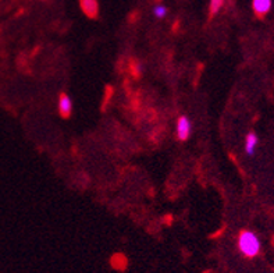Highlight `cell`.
Here are the masks:
<instances>
[{
    "label": "cell",
    "instance_id": "6da1fadb",
    "mask_svg": "<svg viewBox=\"0 0 274 273\" xmlns=\"http://www.w3.org/2000/svg\"><path fill=\"white\" fill-rule=\"evenodd\" d=\"M260 240L259 237L251 231V230H244L238 236V250L246 258H255L260 252Z\"/></svg>",
    "mask_w": 274,
    "mask_h": 273
},
{
    "label": "cell",
    "instance_id": "7a4b0ae2",
    "mask_svg": "<svg viewBox=\"0 0 274 273\" xmlns=\"http://www.w3.org/2000/svg\"><path fill=\"white\" fill-rule=\"evenodd\" d=\"M191 134V121L185 116H181L177 121V136L180 141H186Z\"/></svg>",
    "mask_w": 274,
    "mask_h": 273
},
{
    "label": "cell",
    "instance_id": "3957f363",
    "mask_svg": "<svg viewBox=\"0 0 274 273\" xmlns=\"http://www.w3.org/2000/svg\"><path fill=\"white\" fill-rule=\"evenodd\" d=\"M73 112V102L70 99V96L67 93H60L59 96V113L61 117H70Z\"/></svg>",
    "mask_w": 274,
    "mask_h": 273
},
{
    "label": "cell",
    "instance_id": "277c9868",
    "mask_svg": "<svg viewBox=\"0 0 274 273\" xmlns=\"http://www.w3.org/2000/svg\"><path fill=\"white\" fill-rule=\"evenodd\" d=\"M81 10L89 18H96L99 13V4L96 0H79Z\"/></svg>",
    "mask_w": 274,
    "mask_h": 273
},
{
    "label": "cell",
    "instance_id": "5b68a950",
    "mask_svg": "<svg viewBox=\"0 0 274 273\" xmlns=\"http://www.w3.org/2000/svg\"><path fill=\"white\" fill-rule=\"evenodd\" d=\"M252 7L258 17H264L272 9V0H253Z\"/></svg>",
    "mask_w": 274,
    "mask_h": 273
},
{
    "label": "cell",
    "instance_id": "8992f818",
    "mask_svg": "<svg viewBox=\"0 0 274 273\" xmlns=\"http://www.w3.org/2000/svg\"><path fill=\"white\" fill-rule=\"evenodd\" d=\"M256 147H258V136H256V134H253V133L248 134L246 138H245V151H246V153L253 155Z\"/></svg>",
    "mask_w": 274,
    "mask_h": 273
},
{
    "label": "cell",
    "instance_id": "52a82bcc",
    "mask_svg": "<svg viewBox=\"0 0 274 273\" xmlns=\"http://www.w3.org/2000/svg\"><path fill=\"white\" fill-rule=\"evenodd\" d=\"M111 265H113L114 268L124 269V268H125V265H127V259H125V257H124V255H121V254H116V255L111 258Z\"/></svg>",
    "mask_w": 274,
    "mask_h": 273
},
{
    "label": "cell",
    "instance_id": "ba28073f",
    "mask_svg": "<svg viewBox=\"0 0 274 273\" xmlns=\"http://www.w3.org/2000/svg\"><path fill=\"white\" fill-rule=\"evenodd\" d=\"M223 4H224V0H210V4H209L210 15H216L220 12V9L223 7Z\"/></svg>",
    "mask_w": 274,
    "mask_h": 273
},
{
    "label": "cell",
    "instance_id": "9c48e42d",
    "mask_svg": "<svg viewBox=\"0 0 274 273\" xmlns=\"http://www.w3.org/2000/svg\"><path fill=\"white\" fill-rule=\"evenodd\" d=\"M153 14L156 18H165L166 14H167V9H166V6H163V4H157V6H154Z\"/></svg>",
    "mask_w": 274,
    "mask_h": 273
}]
</instances>
